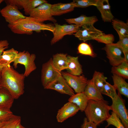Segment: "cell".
<instances>
[{
	"instance_id": "cell-19",
	"label": "cell",
	"mask_w": 128,
	"mask_h": 128,
	"mask_svg": "<svg viewBox=\"0 0 128 128\" xmlns=\"http://www.w3.org/2000/svg\"><path fill=\"white\" fill-rule=\"evenodd\" d=\"M14 99L9 91L5 88H0V108L10 110Z\"/></svg>"
},
{
	"instance_id": "cell-15",
	"label": "cell",
	"mask_w": 128,
	"mask_h": 128,
	"mask_svg": "<svg viewBox=\"0 0 128 128\" xmlns=\"http://www.w3.org/2000/svg\"><path fill=\"white\" fill-rule=\"evenodd\" d=\"M80 110L75 104L68 101L58 110L56 116L58 122L62 123L75 115Z\"/></svg>"
},
{
	"instance_id": "cell-20",
	"label": "cell",
	"mask_w": 128,
	"mask_h": 128,
	"mask_svg": "<svg viewBox=\"0 0 128 128\" xmlns=\"http://www.w3.org/2000/svg\"><path fill=\"white\" fill-rule=\"evenodd\" d=\"M67 72L73 75H79L82 73V66L80 63L78 57L67 56Z\"/></svg>"
},
{
	"instance_id": "cell-23",
	"label": "cell",
	"mask_w": 128,
	"mask_h": 128,
	"mask_svg": "<svg viewBox=\"0 0 128 128\" xmlns=\"http://www.w3.org/2000/svg\"><path fill=\"white\" fill-rule=\"evenodd\" d=\"M112 78L114 83L113 85L121 95L128 98V83L125 79L120 76L113 74Z\"/></svg>"
},
{
	"instance_id": "cell-44",
	"label": "cell",
	"mask_w": 128,
	"mask_h": 128,
	"mask_svg": "<svg viewBox=\"0 0 128 128\" xmlns=\"http://www.w3.org/2000/svg\"><path fill=\"white\" fill-rule=\"evenodd\" d=\"M2 87L0 85V88H1Z\"/></svg>"
},
{
	"instance_id": "cell-30",
	"label": "cell",
	"mask_w": 128,
	"mask_h": 128,
	"mask_svg": "<svg viewBox=\"0 0 128 128\" xmlns=\"http://www.w3.org/2000/svg\"><path fill=\"white\" fill-rule=\"evenodd\" d=\"M116 90L113 85L106 81L104 84L101 93L102 94L106 95L112 99L115 97L117 95Z\"/></svg>"
},
{
	"instance_id": "cell-18",
	"label": "cell",
	"mask_w": 128,
	"mask_h": 128,
	"mask_svg": "<svg viewBox=\"0 0 128 128\" xmlns=\"http://www.w3.org/2000/svg\"><path fill=\"white\" fill-rule=\"evenodd\" d=\"M83 92L89 100L98 101L104 99L101 91L95 85L91 79L88 80Z\"/></svg>"
},
{
	"instance_id": "cell-8",
	"label": "cell",
	"mask_w": 128,
	"mask_h": 128,
	"mask_svg": "<svg viewBox=\"0 0 128 128\" xmlns=\"http://www.w3.org/2000/svg\"><path fill=\"white\" fill-rule=\"evenodd\" d=\"M51 5L47 2L41 4L32 10L29 16L41 23L46 21H50L55 23L56 20L52 16L51 13Z\"/></svg>"
},
{
	"instance_id": "cell-7",
	"label": "cell",
	"mask_w": 128,
	"mask_h": 128,
	"mask_svg": "<svg viewBox=\"0 0 128 128\" xmlns=\"http://www.w3.org/2000/svg\"><path fill=\"white\" fill-rule=\"evenodd\" d=\"M62 76L69 86L76 93L83 92L88 81L83 75H75L68 72H62Z\"/></svg>"
},
{
	"instance_id": "cell-3",
	"label": "cell",
	"mask_w": 128,
	"mask_h": 128,
	"mask_svg": "<svg viewBox=\"0 0 128 128\" xmlns=\"http://www.w3.org/2000/svg\"><path fill=\"white\" fill-rule=\"evenodd\" d=\"M110 110L108 102L104 99L98 101L89 100L84 111L87 120L93 122L97 126L109 117Z\"/></svg>"
},
{
	"instance_id": "cell-12",
	"label": "cell",
	"mask_w": 128,
	"mask_h": 128,
	"mask_svg": "<svg viewBox=\"0 0 128 128\" xmlns=\"http://www.w3.org/2000/svg\"><path fill=\"white\" fill-rule=\"evenodd\" d=\"M2 16L8 24H11L26 18L15 5L11 4L7 5L0 10Z\"/></svg>"
},
{
	"instance_id": "cell-42",
	"label": "cell",
	"mask_w": 128,
	"mask_h": 128,
	"mask_svg": "<svg viewBox=\"0 0 128 128\" xmlns=\"http://www.w3.org/2000/svg\"><path fill=\"white\" fill-rule=\"evenodd\" d=\"M3 68L0 66V81L1 78L2 71Z\"/></svg>"
},
{
	"instance_id": "cell-22",
	"label": "cell",
	"mask_w": 128,
	"mask_h": 128,
	"mask_svg": "<svg viewBox=\"0 0 128 128\" xmlns=\"http://www.w3.org/2000/svg\"><path fill=\"white\" fill-rule=\"evenodd\" d=\"M18 52L13 48L5 50L0 57V66L3 68L9 66L16 59Z\"/></svg>"
},
{
	"instance_id": "cell-6",
	"label": "cell",
	"mask_w": 128,
	"mask_h": 128,
	"mask_svg": "<svg viewBox=\"0 0 128 128\" xmlns=\"http://www.w3.org/2000/svg\"><path fill=\"white\" fill-rule=\"evenodd\" d=\"M61 75V72L57 70L53 66L51 58L43 64L41 70V80L44 88Z\"/></svg>"
},
{
	"instance_id": "cell-4",
	"label": "cell",
	"mask_w": 128,
	"mask_h": 128,
	"mask_svg": "<svg viewBox=\"0 0 128 128\" xmlns=\"http://www.w3.org/2000/svg\"><path fill=\"white\" fill-rule=\"evenodd\" d=\"M36 58L35 54H30L28 51L25 50L20 51L13 62V65L15 68L17 67L18 64L24 65L25 70L23 74L25 77H27L37 68L35 62Z\"/></svg>"
},
{
	"instance_id": "cell-11",
	"label": "cell",
	"mask_w": 128,
	"mask_h": 128,
	"mask_svg": "<svg viewBox=\"0 0 128 128\" xmlns=\"http://www.w3.org/2000/svg\"><path fill=\"white\" fill-rule=\"evenodd\" d=\"M7 4H11L17 6L18 9H23L26 15H29L32 10L38 6L47 2L45 0H6Z\"/></svg>"
},
{
	"instance_id": "cell-13",
	"label": "cell",
	"mask_w": 128,
	"mask_h": 128,
	"mask_svg": "<svg viewBox=\"0 0 128 128\" xmlns=\"http://www.w3.org/2000/svg\"><path fill=\"white\" fill-rule=\"evenodd\" d=\"M103 31L95 27L93 25L84 26L74 34L75 36L84 42L94 39L99 36L103 34Z\"/></svg>"
},
{
	"instance_id": "cell-16",
	"label": "cell",
	"mask_w": 128,
	"mask_h": 128,
	"mask_svg": "<svg viewBox=\"0 0 128 128\" xmlns=\"http://www.w3.org/2000/svg\"><path fill=\"white\" fill-rule=\"evenodd\" d=\"M96 6L100 12L104 22H111L114 17L111 12L108 0H97Z\"/></svg>"
},
{
	"instance_id": "cell-29",
	"label": "cell",
	"mask_w": 128,
	"mask_h": 128,
	"mask_svg": "<svg viewBox=\"0 0 128 128\" xmlns=\"http://www.w3.org/2000/svg\"><path fill=\"white\" fill-rule=\"evenodd\" d=\"M77 49L78 53L80 54L89 55L93 58L96 56L91 45L87 43L84 42L81 43Z\"/></svg>"
},
{
	"instance_id": "cell-33",
	"label": "cell",
	"mask_w": 128,
	"mask_h": 128,
	"mask_svg": "<svg viewBox=\"0 0 128 128\" xmlns=\"http://www.w3.org/2000/svg\"><path fill=\"white\" fill-rule=\"evenodd\" d=\"M97 0H74L73 2L75 7L85 8L88 6H96Z\"/></svg>"
},
{
	"instance_id": "cell-32",
	"label": "cell",
	"mask_w": 128,
	"mask_h": 128,
	"mask_svg": "<svg viewBox=\"0 0 128 128\" xmlns=\"http://www.w3.org/2000/svg\"><path fill=\"white\" fill-rule=\"evenodd\" d=\"M94 40L98 42L107 45L113 43L114 41V36L112 34H106L104 33L99 36Z\"/></svg>"
},
{
	"instance_id": "cell-1",
	"label": "cell",
	"mask_w": 128,
	"mask_h": 128,
	"mask_svg": "<svg viewBox=\"0 0 128 128\" xmlns=\"http://www.w3.org/2000/svg\"><path fill=\"white\" fill-rule=\"evenodd\" d=\"M25 77L10 65L3 68L0 85L6 89L14 99H18L24 93V81Z\"/></svg>"
},
{
	"instance_id": "cell-28",
	"label": "cell",
	"mask_w": 128,
	"mask_h": 128,
	"mask_svg": "<svg viewBox=\"0 0 128 128\" xmlns=\"http://www.w3.org/2000/svg\"><path fill=\"white\" fill-rule=\"evenodd\" d=\"M107 79L103 73L95 71L91 79L95 85L101 92Z\"/></svg>"
},
{
	"instance_id": "cell-17",
	"label": "cell",
	"mask_w": 128,
	"mask_h": 128,
	"mask_svg": "<svg viewBox=\"0 0 128 128\" xmlns=\"http://www.w3.org/2000/svg\"><path fill=\"white\" fill-rule=\"evenodd\" d=\"M75 8V4L73 1L67 3H58L51 4V14L52 16L60 15L73 11Z\"/></svg>"
},
{
	"instance_id": "cell-21",
	"label": "cell",
	"mask_w": 128,
	"mask_h": 128,
	"mask_svg": "<svg viewBox=\"0 0 128 128\" xmlns=\"http://www.w3.org/2000/svg\"><path fill=\"white\" fill-rule=\"evenodd\" d=\"M65 20L69 24H75L80 27L87 25H93L98 21L95 16L88 17L84 15H81L77 18L66 19Z\"/></svg>"
},
{
	"instance_id": "cell-2",
	"label": "cell",
	"mask_w": 128,
	"mask_h": 128,
	"mask_svg": "<svg viewBox=\"0 0 128 128\" xmlns=\"http://www.w3.org/2000/svg\"><path fill=\"white\" fill-rule=\"evenodd\" d=\"M8 26L14 33L30 35L33 31L39 32L42 30H48L52 32L54 26L50 23L45 24L37 22L29 16L20 19Z\"/></svg>"
},
{
	"instance_id": "cell-35",
	"label": "cell",
	"mask_w": 128,
	"mask_h": 128,
	"mask_svg": "<svg viewBox=\"0 0 128 128\" xmlns=\"http://www.w3.org/2000/svg\"><path fill=\"white\" fill-rule=\"evenodd\" d=\"M116 43L121 49L123 54L128 53V36L119 38Z\"/></svg>"
},
{
	"instance_id": "cell-31",
	"label": "cell",
	"mask_w": 128,
	"mask_h": 128,
	"mask_svg": "<svg viewBox=\"0 0 128 128\" xmlns=\"http://www.w3.org/2000/svg\"><path fill=\"white\" fill-rule=\"evenodd\" d=\"M106 121L107 125L105 128H107L110 125H113L116 128H125L119 117L113 111Z\"/></svg>"
},
{
	"instance_id": "cell-27",
	"label": "cell",
	"mask_w": 128,
	"mask_h": 128,
	"mask_svg": "<svg viewBox=\"0 0 128 128\" xmlns=\"http://www.w3.org/2000/svg\"><path fill=\"white\" fill-rule=\"evenodd\" d=\"M111 72L121 77L124 79H128V63L124 61L119 65L113 66Z\"/></svg>"
},
{
	"instance_id": "cell-26",
	"label": "cell",
	"mask_w": 128,
	"mask_h": 128,
	"mask_svg": "<svg viewBox=\"0 0 128 128\" xmlns=\"http://www.w3.org/2000/svg\"><path fill=\"white\" fill-rule=\"evenodd\" d=\"M114 28L118 33L119 38L128 36V24L127 23L117 19L111 21Z\"/></svg>"
},
{
	"instance_id": "cell-36",
	"label": "cell",
	"mask_w": 128,
	"mask_h": 128,
	"mask_svg": "<svg viewBox=\"0 0 128 128\" xmlns=\"http://www.w3.org/2000/svg\"><path fill=\"white\" fill-rule=\"evenodd\" d=\"M97 126L94 123L87 120L86 117L84 119L81 128H96Z\"/></svg>"
},
{
	"instance_id": "cell-43",
	"label": "cell",
	"mask_w": 128,
	"mask_h": 128,
	"mask_svg": "<svg viewBox=\"0 0 128 128\" xmlns=\"http://www.w3.org/2000/svg\"><path fill=\"white\" fill-rule=\"evenodd\" d=\"M4 0H0V4ZM1 10V9L0 8V10Z\"/></svg>"
},
{
	"instance_id": "cell-37",
	"label": "cell",
	"mask_w": 128,
	"mask_h": 128,
	"mask_svg": "<svg viewBox=\"0 0 128 128\" xmlns=\"http://www.w3.org/2000/svg\"><path fill=\"white\" fill-rule=\"evenodd\" d=\"M9 43L6 40L0 41V57L5 50L8 48Z\"/></svg>"
},
{
	"instance_id": "cell-9",
	"label": "cell",
	"mask_w": 128,
	"mask_h": 128,
	"mask_svg": "<svg viewBox=\"0 0 128 128\" xmlns=\"http://www.w3.org/2000/svg\"><path fill=\"white\" fill-rule=\"evenodd\" d=\"M54 24V29L52 32L53 37L50 41L51 45H53L59 41L65 35H70L76 33L81 27L73 24L61 25L55 23Z\"/></svg>"
},
{
	"instance_id": "cell-24",
	"label": "cell",
	"mask_w": 128,
	"mask_h": 128,
	"mask_svg": "<svg viewBox=\"0 0 128 128\" xmlns=\"http://www.w3.org/2000/svg\"><path fill=\"white\" fill-rule=\"evenodd\" d=\"M67 54L63 53H57L53 55L52 62L54 67L61 72L68 68Z\"/></svg>"
},
{
	"instance_id": "cell-34",
	"label": "cell",
	"mask_w": 128,
	"mask_h": 128,
	"mask_svg": "<svg viewBox=\"0 0 128 128\" xmlns=\"http://www.w3.org/2000/svg\"><path fill=\"white\" fill-rule=\"evenodd\" d=\"M16 116L13 114L11 110H8L0 108V121H8L15 117Z\"/></svg>"
},
{
	"instance_id": "cell-5",
	"label": "cell",
	"mask_w": 128,
	"mask_h": 128,
	"mask_svg": "<svg viewBox=\"0 0 128 128\" xmlns=\"http://www.w3.org/2000/svg\"><path fill=\"white\" fill-rule=\"evenodd\" d=\"M111 99V110L119 117L125 128H128V112L125 106V100L118 92L117 96Z\"/></svg>"
},
{
	"instance_id": "cell-10",
	"label": "cell",
	"mask_w": 128,
	"mask_h": 128,
	"mask_svg": "<svg viewBox=\"0 0 128 128\" xmlns=\"http://www.w3.org/2000/svg\"><path fill=\"white\" fill-rule=\"evenodd\" d=\"M102 49L105 51L106 57L112 67L117 66L124 61L121 55L122 51L116 43L106 45Z\"/></svg>"
},
{
	"instance_id": "cell-38",
	"label": "cell",
	"mask_w": 128,
	"mask_h": 128,
	"mask_svg": "<svg viewBox=\"0 0 128 128\" xmlns=\"http://www.w3.org/2000/svg\"><path fill=\"white\" fill-rule=\"evenodd\" d=\"M21 122V117L20 116L15 120L9 123L4 128H15L17 124Z\"/></svg>"
},
{
	"instance_id": "cell-40",
	"label": "cell",
	"mask_w": 128,
	"mask_h": 128,
	"mask_svg": "<svg viewBox=\"0 0 128 128\" xmlns=\"http://www.w3.org/2000/svg\"><path fill=\"white\" fill-rule=\"evenodd\" d=\"M124 61L128 63V53L124 54Z\"/></svg>"
},
{
	"instance_id": "cell-14",
	"label": "cell",
	"mask_w": 128,
	"mask_h": 128,
	"mask_svg": "<svg viewBox=\"0 0 128 128\" xmlns=\"http://www.w3.org/2000/svg\"><path fill=\"white\" fill-rule=\"evenodd\" d=\"M44 88L54 90L61 94H67L70 96L75 94L73 89L68 85L62 75Z\"/></svg>"
},
{
	"instance_id": "cell-41",
	"label": "cell",
	"mask_w": 128,
	"mask_h": 128,
	"mask_svg": "<svg viewBox=\"0 0 128 128\" xmlns=\"http://www.w3.org/2000/svg\"><path fill=\"white\" fill-rule=\"evenodd\" d=\"M15 128H26L23 126L21 123V122H19Z\"/></svg>"
},
{
	"instance_id": "cell-25",
	"label": "cell",
	"mask_w": 128,
	"mask_h": 128,
	"mask_svg": "<svg viewBox=\"0 0 128 128\" xmlns=\"http://www.w3.org/2000/svg\"><path fill=\"white\" fill-rule=\"evenodd\" d=\"M89 100L83 92L77 93L70 96L68 101L76 105L81 112L84 111Z\"/></svg>"
},
{
	"instance_id": "cell-39",
	"label": "cell",
	"mask_w": 128,
	"mask_h": 128,
	"mask_svg": "<svg viewBox=\"0 0 128 128\" xmlns=\"http://www.w3.org/2000/svg\"><path fill=\"white\" fill-rule=\"evenodd\" d=\"M19 116L17 115L15 117L9 120L4 121H0V128H4L7 124L16 120Z\"/></svg>"
}]
</instances>
